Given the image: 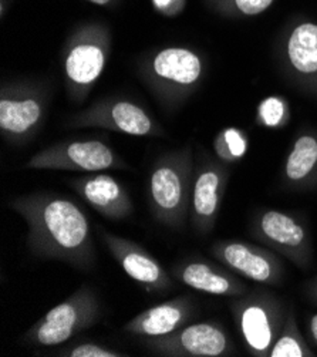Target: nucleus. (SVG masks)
Returning a JSON list of instances; mask_svg holds the SVG:
<instances>
[{
    "label": "nucleus",
    "instance_id": "obj_7",
    "mask_svg": "<svg viewBox=\"0 0 317 357\" xmlns=\"http://www.w3.org/2000/svg\"><path fill=\"white\" fill-rule=\"evenodd\" d=\"M146 347L167 357H222L232 353L228 333L215 322L194 324L165 336L147 337Z\"/></svg>",
    "mask_w": 317,
    "mask_h": 357
},
{
    "label": "nucleus",
    "instance_id": "obj_24",
    "mask_svg": "<svg viewBox=\"0 0 317 357\" xmlns=\"http://www.w3.org/2000/svg\"><path fill=\"white\" fill-rule=\"evenodd\" d=\"M235 2L245 15H258L272 3V0H235Z\"/></svg>",
    "mask_w": 317,
    "mask_h": 357
},
{
    "label": "nucleus",
    "instance_id": "obj_4",
    "mask_svg": "<svg viewBox=\"0 0 317 357\" xmlns=\"http://www.w3.org/2000/svg\"><path fill=\"white\" fill-rule=\"evenodd\" d=\"M101 316L97 294L83 284L64 302L50 309L23 336L31 347H52L65 343L84 329L94 326Z\"/></svg>",
    "mask_w": 317,
    "mask_h": 357
},
{
    "label": "nucleus",
    "instance_id": "obj_9",
    "mask_svg": "<svg viewBox=\"0 0 317 357\" xmlns=\"http://www.w3.org/2000/svg\"><path fill=\"white\" fill-rule=\"evenodd\" d=\"M118 165L113 150L101 141H75L34 155L27 168L100 172Z\"/></svg>",
    "mask_w": 317,
    "mask_h": 357
},
{
    "label": "nucleus",
    "instance_id": "obj_18",
    "mask_svg": "<svg viewBox=\"0 0 317 357\" xmlns=\"http://www.w3.org/2000/svg\"><path fill=\"white\" fill-rule=\"evenodd\" d=\"M317 169V139L310 135L300 137L285 164V187L304 190L311 187L310 181Z\"/></svg>",
    "mask_w": 317,
    "mask_h": 357
},
{
    "label": "nucleus",
    "instance_id": "obj_23",
    "mask_svg": "<svg viewBox=\"0 0 317 357\" xmlns=\"http://www.w3.org/2000/svg\"><path fill=\"white\" fill-rule=\"evenodd\" d=\"M259 117L265 126H279L285 117V102L276 97L266 98L259 105Z\"/></svg>",
    "mask_w": 317,
    "mask_h": 357
},
{
    "label": "nucleus",
    "instance_id": "obj_8",
    "mask_svg": "<svg viewBox=\"0 0 317 357\" xmlns=\"http://www.w3.org/2000/svg\"><path fill=\"white\" fill-rule=\"evenodd\" d=\"M100 235L123 271L147 292L162 294L173 288L171 275L143 246L100 228Z\"/></svg>",
    "mask_w": 317,
    "mask_h": 357
},
{
    "label": "nucleus",
    "instance_id": "obj_3",
    "mask_svg": "<svg viewBox=\"0 0 317 357\" xmlns=\"http://www.w3.org/2000/svg\"><path fill=\"white\" fill-rule=\"evenodd\" d=\"M289 309L266 289H255L238 296L231 303L235 326L254 357H269Z\"/></svg>",
    "mask_w": 317,
    "mask_h": 357
},
{
    "label": "nucleus",
    "instance_id": "obj_6",
    "mask_svg": "<svg viewBox=\"0 0 317 357\" xmlns=\"http://www.w3.org/2000/svg\"><path fill=\"white\" fill-rule=\"evenodd\" d=\"M209 252L224 266L266 287L284 282L285 266L275 251L239 239H221L210 245Z\"/></svg>",
    "mask_w": 317,
    "mask_h": 357
},
{
    "label": "nucleus",
    "instance_id": "obj_21",
    "mask_svg": "<svg viewBox=\"0 0 317 357\" xmlns=\"http://www.w3.org/2000/svg\"><path fill=\"white\" fill-rule=\"evenodd\" d=\"M215 147L222 160L232 161L240 158L246 153V139L238 130L229 128L218 138Z\"/></svg>",
    "mask_w": 317,
    "mask_h": 357
},
{
    "label": "nucleus",
    "instance_id": "obj_5",
    "mask_svg": "<svg viewBox=\"0 0 317 357\" xmlns=\"http://www.w3.org/2000/svg\"><path fill=\"white\" fill-rule=\"evenodd\" d=\"M251 234L272 251L285 257L300 269L310 266L313 248L306 227L291 213L266 209L259 212L251 225Z\"/></svg>",
    "mask_w": 317,
    "mask_h": 357
},
{
    "label": "nucleus",
    "instance_id": "obj_17",
    "mask_svg": "<svg viewBox=\"0 0 317 357\" xmlns=\"http://www.w3.org/2000/svg\"><path fill=\"white\" fill-rule=\"evenodd\" d=\"M86 119H90L91 123H101L131 135H147L154 130V124L147 113L128 101H117L113 105H109L104 113L95 112Z\"/></svg>",
    "mask_w": 317,
    "mask_h": 357
},
{
    "label": "nucleus",
    "instance_id": "obj_13",
    "mask_svg": "<svg viewBox=\"0 0 317 357\" xmlns=\"http://www.w3.org/2000/svg\"><path fill=\"white\" fill-rule=\"evenodd\" d=\"M194 313L190 296H177L141 312L128 320L123 331L139 337H160L187 326Z\"/></svg>",
    "mask_w": 317,
    "mask_h": 357
},
{
    "label": "nucleus",
    "instance_id": "obj_20",
    "mask_svg": "<svg viewBox=\"0 0 317 357\" xmlns=\"http://www.w3.org/2000/svg\"><path fill=\"white\" fill-rule=\"evenodd\" d=\"M314 351L307 346L299 331L293 307L288 310L285 325L272 346L269 357H314Z\"/></svg>",
    "mask_w": 317,
    "mask_h": 357
},
{
    "label": "nucleus",
    "instance_id": "obj_27",
    "mask_svg": "<svg viewBox=\"0 0 317 357\" xmlns=\"http://www.w3.org/2000/svg\"><path fill=\"white\" fill-rule=\"evenodd\" d=\"M154 2L158 8H165L167 5H169L172 2V0H154Z\"/></svg>",
    "mask_w": 317,
    "mask_h": 357
},
{
    "label": "nucleus",
    "instance_id": "obj_22",
    "mask_svg": "<svg viewBox=\"0 0 317 357\" xmlns=\"http://www.w3.org/2000/svg\"><path fill=\"white\" fill-rule=\"evenodd\" d=\"M57 356L63 357H125L127 354L97 344L94 342H83L61 349Z\"/></svg>",
    "mask_w": 317,
    "mask_h": 357
},
{
    "label": "nucleus",
    "instance_id": "obj_15",
    "mask_svg": "<svg viewBox=\"0 0 317 357\" xmlns=\"http://www.w3.org/2000/svg\"><path fill=\"white\" fill-rule=\"evenodd\" d=\"M153 71L157 79L190 87L202 73V64L196 54L181 47H171L160 52L153 60Z\"/></svg>",
    "mask_w": 317,
    "mask_h": 357
},
{
    "label": "nucleus",
    "instance_id": "obj_26",
    "mask_svg": "<svg viewBox=\"0 0 317 357\" xmlns=\"http://www.w3.org/2000/svg\"><path fill=\"white\" fill-rule=\"evenodd\" d=\"M309 331H310V336L314 342V344L317 346V313L311 316L310 324H309Z\"/></svg>",
    "mask_w": 317,
    "mask_h": 357
},
{
    "label": "nucleus",
    "instance_id": "obj_25",
    "mask_svg": "<svg viewBox=\"0 0 317 357\" xmlns=\"http://www.w3.org/2000/svg\"><path fill=\"white\" fill-rule=\"evenodd\" d=\"M304 295L313 305H317V275L306 283Z\"/></svg>",
    "mask_w": 317,
    "mask_h": 357
},
{
    "label": "nucleus",
    "instance_id": "obj_2",
    "mask_svg": "<svg viewBox=\"0 0 317 357\" xmlns=\"http://www.w3.org/2000/svg\"><path fill=\"white\" fill-rule=\"evenodd\" d=\"M192 185L190 157H167L155 162L147 185L150 209L155 221L173 229H183L190 218Z\"/></svg>",
    "mask_w": 317,
    "mask_h": 357
},
{
    "label": "nucleus",
    "instance_id": "obj_14",
    "mask_svg": "<svg viewBox=\"0 0 317 357\" xmlns=\"http://www.w3.org/2000/svg\"><path fill=\"white\" fill-rule=\"evenodd\" d=\"M42 102L20 91H3L0 100V128L10 138L27 135L42 120Z\"/></svg>",
    "mask_w": 317,
    "mask_h": 357
},
{
    "label": "nucleus",
    "instance_id": "obj_1",
    "mask_svg": "<svg viewBox=\"0 0 317 357\" xmlns=\"http://www.w3.org/2000/svg\"><path fill=\"white\" fill-rule=\"evenodd\" d=\"M27 224L26 243L33 257L61 261L80 271L95 266V248L84 211L65 195L42 191L9 202Z\"/></svg>",
    "mask_w": 317,
    "mask_h": 357
},
{
    "label": "nucleus",
    "instance_id": "obj_10",
    "mask_svg": "<svg viewBox=\"0 0 317 357\" xmlns=\"http://www.w3.org/2000/svg\"><path fill=\"white\" fill-rule=\"evenodd\" d=\"M228 171L215 164L199 167L194 176L190 218L198 235H208L217 225L225 191Z\"/></svg>",
    "mask_w": 317,
    "mask_h": 357
},
{
    "label": "nucleus",
    "instance_id": "obj_28",
    "mask_svg": "<svg viewBox=\"0 0 317 357\" xmlns=\"http://www.w3.org/2000/svg\"><path fill=\"white\" fill-rule=\"evenodd\" d=\"M90 2H93V3H97V5H105L109 2V0H90Z\"/></svg>",
    "mask_w": 317,
    "mask_h": 357
},
{
    "label": "nucleus",
    "instance_id": "obj_11",
    "mask_svg": "<svg viewBox=\"0 0 317 357\" xmlns=\"http://www.w3.org/2000/svg\"><path fill=\"white\" fill-rule=\"evenodd\" d=\"M70 187L105 220H125L134 209L130 194L111 175H87L72 181Z\"/></svg>",
    "mask_w": 317,
    "mask_h": 357
},
{
    "label": "nucleus",
    "instance_id": "obj_16",
    "mask_svg": "<svg viewBox=\"0 0 317 357\" xmlns=\"http://www.w3.org/2000/svg\"><path fill=\"white\" fill-rule=\"evenodd\" d=\"M105 53L101 45L79 43L65 57V76L77 89H87L102 73Z\"/></svg>",
    "mask_w": 317,
    "mask_h": 357
},
{
    "label": "nucleus",
    "instance_id": "obj_19",
    "mask_svg": "<svg viewBox=\"0 0 317 357\" xmlns=\"http://www.w3.org/2000/svg\"><path fill=\"white\" fill-rule=\"evenodd\" d=\"M288 56L293 68L304 76L317 73V26L304 23L291 36Z\"/></svg>",
    "mask_w": 317,
    "mask_h": 357
},
{
    "label": "nucleus",
    "instance_id": "obj_12",
    "mask_svg": "<svg viewBox=\"0 0 317 357\" xmlns=\"http://www.w3.org/2000/svg\"><path fill=\"white\" fill-rule=\"evenodd\" d=\"M171 275L198 292L229 298L246 294V284L238 276L206 259H185L173 265Z\"/></svg>",
    "mask_w": 317,
    "mask_h": 357
}]
</instances>
